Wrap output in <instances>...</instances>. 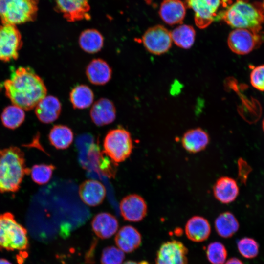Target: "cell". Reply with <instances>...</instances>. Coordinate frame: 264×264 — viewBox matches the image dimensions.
Segmentation results:
<instances>
[{"instance_id":"obj_9","label":"cell","mask_w":264,"mask_h":264,"mask_svg":"<svg viewBox=\"0 0 264 264\" xmlns=\"http://www.w3.org/2000/svg\"><path fill=\"white\" fill-rule=\"evenodd\" d=\"M258 33L248 29L236 28L228 36V46L234 53L247 54L260 45L261 40Z\"/></svg>"},{"instance_id":"obj_22","label":"cell","mask_w":264,"mask_h":264,"mask_svg":"<svg viewBox=\"0 0 264 264\" xmlns=\"http://www.w3.org/2000/svg\"><path fill=\"white\" fill-rule=\"evenodd\" d=\"M208 134L200 128L192 129L185 132L182 138L183 148L190 153H197L204 150L209 143Z\"/></svg>"},{"instance_id":"obj_35","label":"cell","mask_w":264,"mask_h":264,"mask_svg":"<svg viewBox=\"0 0 264 264\" xmlns=\"http://www.w3.org/2000/svg\"><path fill=\"white\" fill-rule=\"evenodd\" d=\"M224 264H244L239 259L235 257H232L226 261Z\"/></svg>"},{"instance_id":"obj_27","label":"cell","mask_w":264,"mask_h":264,"mask_svg":"<svg viewBox=\"0 0 264 264\" xmlns=\"http://www.w3.org/2000/svg\"><path fill=\"white\" fill-rule=\"evenodd\" d=\"M94 95L92 89L87 85L81 84L74 87L69 94L70 101L74 109H84L93 102Z\"/></svg>"},{"instance_id":"obj_8","label":"cell","mask_w":264,"mask_h":264,"mask_svg":"<svg viewBox=\"0 0 264 264\" xmlns=\"http://www.w3.org/2000/svg\"><path fill=\"white\" fill-rule=\"evenodd\" d=\"M142 41L148 52L157 55L168 52L172 43L171 32L161 25L148 28L142 36Z\"/></svg>"},{"instance_id":"obj_24","label":"cell","mask_w":264,"mask_h":264,"mask_svg":"<svg viewBox=\"0 0 264 264\" xmlns=\"http://www.w3.org/2000/svg\"><path fill=\"white\" fill-rule=\"evenodd\" d=\"M103 35L95 29H87L83 31L79 35L78 43L81 48L89 54L100 51L104 45Z\"/></svg>"},{"instance_id":"obj_39","label":"cell","mask_w":264,"mask_h":264,"mask_svg":"<svg viewBox=\"0 0 264 264\" xmlns=\"http://www.w3.org/2000/svg\"><path fill=\"white\" fill-rule=\"evenodd\" d=\"M262 127H263V131L264 132V120L263 121Z\"/></svg>"},{"instance_id":"obj_5","label":"cell","mask_w":264,"mask_h":264,"mask_svg":"<svg viewBox=\"0 0 264 264\" xmlns=\"http://www.w3.org/2000/svg\"><path fill=\"white\" fill-rule=\"evenodd\" d=\"M28 245L26 229L19 223L12 214L0 215V249L23 251Z\"/></svg>"},{"instance_id":"obj_32","label":"cell","mask_w":264,"mask_h":264,"mask_svg":"<svg viewBox=\"0 0 264 264\" xmlns=\"http://www.w3.org/2000/svg\"><path fill=\"white\" fill-rule=\"evenodd\" d=\"M237 248L240 253L247 259L254 258L258 255L259 246L253 239L244 237L237 242Z\"/></svg>"},{"instance_id":"obj_20","label":"cell","mask_w":264,"mask_h":264,"mask_svg":"<svg viewBox=\"0 0 264 264\" xmlns=\"http://www.w3.org/2000/svg\"><path fill=\"white\" fill-rule=\"evenodd\" d=\"M91 226L97 236L106 239L110 238L116 232L119 224L114 216L109 213L102 212L93 218Z\"/></svg>"},{"instance_id":"obj_6","label":"cell","mask_w":264,"mask_h":264,"mask_svg":"<svg viewBox=\"0 0 264 264\" xmlns=\"http://www.w3.org/2000/svg\"><path fill=\"white\" fill-rule=\"evenodd\" d=\"M103 147L105 154L117 163L130 156L133 146L130 132L120 127L108 132L104 139Z\"/></svg>"},{"instance_id":"obj_7","label":"cell","mask_w":264,"mask_h":264,"mask_svg":"<svg viewBox=\"0 0 264 264\" xmlns=\"http://www.w3.org/2000/svg\"><path fill=\"white\" fill-rule=\"evenodd\" d=\"M22 45V35L16 25H0V60L9 62L16 60Z\"/></svg>"},{"instance_id":"obj_29","label":"cell","mask_w":264,"mask_h":264,"mask_svg":"<svg viewBox=\"0 0 264 264\" xmlns=\"http://www.w3.org/2000/svg\"><path fill=\"white\" fill-rule=\"evenodd\" d=\"M0 117L4 127L10 129H15L23 122L25 112L21 108L12 105L4 109Z\"/></svg>"},{"instance_id":"obj_15","label":"cell","mask_w":264,"mask_h":264,"mask_svg":"<svg viewBox=\"0 0 264 264\" xmlns=\"http://www.w3.org/2000/svg\"><path fill=\"white\" fill-rule=\"evenodd\" d=\"M78 192L82 201L90 206L100 204L106 195L103 184L93 179L87 180L82 182L79 186Z\"/></svg>"},{"instance_id":"obj_2","label":"cell","mask_w":264,"mask_h":264,"mask_svg":"<svg viewBox=\"0 0 264 264\" xmlns=\"http://www.w3.org/2000/svg\"><path fill=\"white\" fill-rule=\"evenodd\" d=\"M30 173L24 154L18 147L0 149V192H15L20 188L25 175Z\"/></svg>"},{"instance_id":"obj_36","label":"cell","mask_w":264,"mask_h":264,"mask_svg":"<svg viewBox=\"0 0 264 264\" xmlns=\"http://www.w3.org/2000/svg\"><path fill=\"white\" fill-rule=\"evenodd\" d=\"M122 264H149V263L146 261H142L140 262L128 261L122 263Z\"/></svg>"},{"instance_id":"obj_33","label":"cell","mask_w":264,"mask_h":264,"mask_svg":"<svg viewBox=\"0 0 264 264\" xmlns=\"http://www.w3.org/2000/svg\"><path fill=\"white\" fill-rule=\"evenodd\" d=\"M125 255L119 248L114 246L105 248L101 257V264H122Z\"/></svg>"},{"instance_id":"obj_21","label":"cell","mask_w":264,"mask_h":264,"mask_svg":"<svg viewBox=\"0 0 264 264\" xmlns=\"http://www.w3.org/2000/svg\"><path fill=\"white\" fill-rule=\"evenodd\" d=\"M115 242L118 248L125 253H131L138 248L142 242L140 232L134 227L126 225L117 233Z\"/></svg>"},{"instance_id":"obj_14","label":"cell","mask_w":264,"mask_h":264,"mask_svg":"<svg viewBox=\"0 0 264 264\" xmlns=\"http://www.w3.org/2000/svg\"><path fill=\"white\" fill-rule=\"evenodd\" d=\"M116 116L114 103L106 98H101L95 101L90 110L91 119L98 126L111 124L115 120Z\"/></svg>"},{"instance_id":"obj_23","label":"cell","mask_w":264,"mask_h":264,"mask_svg":"<svg viewBox=\"0 0 264 264\" xmlns=\"http://www.w3.org/2000/svg\"><path fill=\"white\" fill-rule=\"evenodd\" d=\"M185 232L187 237L194 242H202L207 240L211 233V227L205 218L195 216L187 221Z\"/></svg>"},{"instance_id":"obj_4","label":"cell","mask_w":264,"mask_h":264,"mask_svg":"<svg viewBox=\"0 0 264 264\" xmlns=\"http://www.w3.org/2000/svg\"><path fill=\"white\" fill-rule=\"evenodd\" d=\"M39 0H0L2 24L16 25L33 22L38 11Z\"/></svg>"},{"instance_id":"obj_18","label":"cell","mask_w":264,"mask_h":264,"mask_svg":"<svg viewBox=\"0 0 264 264\" xmlns=\"http://www.w3.org/2000/svg\"><path fill=\"white\" fill-rule=\"evenodd\" d=\"M159 14L169 25L181 23L186 14L185 5L180 0H164L161 3Z\"/></svg>"},{"instance_id":"obj_10","label":"cell","mask_w":264,"mask_h":264,"mask_svg":"<svg viewBox=\"0 0 264 264\" xmlns=\"http://www.w3.org/2000/svg\"><path fill=\"white\" fill-rule=\"evenodd\" d=\"M186 2L195 12V22L198 28H205L218 20L217 12L222 0H187Z\"/></svg>"},{"instance_id":"obj_12","label":"cell","mask_w":264,"mask_h":264,"mask_svg":"<svg viewBox=\"0 0 264 264\" xmlns=\"http://www.w3.org/2000/svg\"><path fill=\"white\" fill-rule=\"evenodd\" d=\"M188 249L181 242L171 240L163 243L156 254L155 264H187Z\"/></svg>"},{"instance_id":"obj_38","label":"cell","mask_w":264,"mask_h":264,"mask_svg":"<svg viewBox=\"0 0 264 264\" xmlns=\"http://www.w3.org/2000/svg\"><path fill=\"white\" fill-rule=\"evenodd\" d=\"M231 0H222V4L224 5V6H227Z\"/></svg>"},{"instance_id":"obj_16","label":"cell","mask_w":264,"mask_h":264,"mask_svg":"<svg viewBox=\"0 0 264 264\" xmlns=\"http://www.w3.org/2000/svg\"><path fill=\"white\" fill-rule=\"evenodd\" d=\"M35 112L42 123L49 124L56 120L62 110L60 100L52 95L45 96L35 107Z\"/></svg>"},{"instance_id":"obj_25","label":"cell","mask_w":264,"mask_h":264,"mask_svg":"<svg viewBox=\"0 0 264 264\" xmlns=\"http://www.w3.org/2000/svg\"><path fill=\"white\" fill-rule=\"evenodd\" d=\"M74 135L72 130L64 125H56L51 129L48 139L50 144L57 149L64 150L72 144Z\"/></svg>"},{"instance_id":"obj_19","label":"cell","mask_w":264,"mask_h":264,"mask_svg":"<svg viewBox=\"0 0 264 264\" xmlns=\"http://www.w3.org/2000/svg\"><path fill=\"white\" fill-rule=\"evenodd\" d=\"M213 195L220 202L228 204L234 201L238 197L239 189L236 181L228 176L220 177L213 188Z\"/></svg>"},{"instance_id":"obj_31","label":"cell","mask_w":264,"mask_h":264,"mask_svg":"<svg viewBox=\"0 0 264 264\" xmlns=\"http://www.w3.org/2000/svg\"><path fill=\"white\" fill-rule=\"evenodd\" d=\"M206 256L212 264H224L227 257L225 246L219 242H211L206 248Z\"/></svg>"},{"instance_id":"obj_11","label":"cell","mask_w":264,"mask_h":264,"mask_svg":"<svg viewBox=\"0 0 264 264\" xmlns=\"http://www.w3.org/2000/svg\"><path fill=\"white\" fill-rule=\"evenodd\" d=\"M89 0H54L55 10L68 22L89 20Z\"/></svg>"},{"instance_id":"obj_17","label":"cell","mask_w":264,"mask_h":264,"mask_svg":"<svg viewBox=\"0 0 264 264\" xmlns=\"http://www.w3.org/2000/svg\"><path fill=\"white\" fill-rule=\"evenodd\" d=\"M112 69L108 63L101 58L92 60L86 69V74L89 82L97 86L106 84L111 79Z\"/></svg>"},{"instance_id":"obj_3","label":"cell","mask_w":264,"mask_h":264,"mask_svg":"<svg viewBox=\"0 0 264 264\" xmlns=\"http://www.w3.org/2000/svg\"><path fill=\"white\" fill-rule=\"evenodd\" d=\"M220 19L233 28L259 32L264 22V14L258 6L244 0H237L225 11L219 14L218 20Z\"/></svg>"},{"instance_id":"obj_1","label":"cell","mask_w":264,"mask_h":264,"mask_svg":"<svg viewBox=\"0 0 264 264\" xmlns=\"http://www.w3.org/2000/svg\"><path fill=\"white\" fill-rule=\"evenodd\" d=\"M6 96L13 105L30 110L47 94L43 79L29 67L20 66L4 82Z\"/></svg>"},{"instance_id":"obj_34","label":"cell","mask_w":264,"mask_h":264,"mask_svg":"<svg viewBox=\"0 0 264 264\" xmlns=\"http://www.w3.org/2000/svg\"><path fill=\"white\" fill-rule=\"evenodd\" d=\"M250 83L256 89L264 91V65L254 67L250 73Z\"/></svg>"},{"instance_id":"obj_40","label":"cell","mask_w":264,"mask_h":264,"mask_svg":"<svg viewBox=\"0 0 264 264\" xmlns=\"http://www.w3.org/2000/svg\"></svg>"},{"instance_id":"obj_30","label":"cell","mask_w":264,"mask_h":264,"mask_svg":"<svg viewBox=\"0 0 264 264\" xmlns=\"http://www.w3.org/2000/svg\"><path fill=\"white\" fill-rule=\"evenodd\" d=\"M55 169L52 164H40L34 165L30 169L32 180L39 185L47 183L51 179Z\"/></svg>"},{"instance_id":"obj_28","label":"cell","mask_w":264,"mask_h":264,"mask_svg":"<svg viewBox=\"0 0 264 264\" xmlns=\"http://www.w3.org/2000/svg\"><path fill=\"white\" fill-rule=\"evenodd\" d=\"M171 35L175 44L181 48L189 49L194 43L196 31L193 26L183 24L175 28Z\"/></svg>"},{"instance_id":"obj_13","label":"cell","mask_w":264,"mask_h":264,"mask_svg":"<svg viewBox=\"0 0 264 264\" xmlns=\"http://www.w3.org/2000/svg\"><path fill=\"white\" fill-rule=\"evenodd\" d=\"M123 219L129 221L142 220L147 213V206L144 198L137 194H131L124 197L119 205Z\"/></svg>"},{"instance_id":"obj_37","label":"cell","mask_w":264,"mask_h":264,"mask_svg":"<svg viewBox=\"0 0 264 264\" xmlns=\"http://www.w3.org/2000/svg\"><path fill=\"white\" fill-rule=\"evenodd\" d=\"M0 264H12L9 261L4 259H0Z\"/></svg>"},{"instance_id":"obj_26","label":"cell","mask_w":264,"mask_h":264,"mask_svg":"<svg viewBox=\"0 0 264 264\" xmlns=\"http://www.w3.org/2000/svg\"><path fill=\"white\" fill-rule=\"evenodd\" d=\"M214 225L218 234L223 238L232 237L239 228L237 219L230 212L220 214L216 219Z\"/></svg>"}]
</instances>
